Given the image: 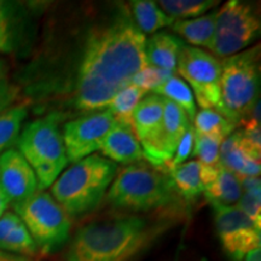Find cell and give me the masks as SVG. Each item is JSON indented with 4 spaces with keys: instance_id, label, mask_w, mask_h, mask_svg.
<instances>
[{
    "instance_id": "obj_1",
    "label": "cell",
    "mask_w": 261,
    "mask_h": 261,
    "mask_svg": "<svg viewBox=\"0 0 261 261\" xmlns=\"http://www.w3.org/2000/svg\"><path fill=\"white\" fill-rule=\"evenodd\" d=\"M145 34L125 6L96 24L83 47L74 84V106L97 112L146 67Z\"/></svg>"
},
{
    "instance_id": "obj_2",
    "label": "cell",
    "mask_w": 261,
    "mask_h": 261,
    "mask_svg": "<svg viewBox=\"0 0 261 261\" xmlns=\"http://www.w3.org/2000/svg\"><path fill=\"white\" fill-rule=\"evenodd\" d=\"M137 215H121L84 225L74 234L65 261H128L158 233Z\"/></svg>"
},
{
    "instance_id": "obj_3",
    "label": "cell",
    "mask_w": 261,
    "mask_h": 261,
    "mask_svg": "<svg viewBox=\"0 0 261 261\" xmlns=\"http://www.w3.org/2000/svg\"><path fill=\"white\" fill-rule=\"evenodd\" d=\"M116 169L107 158L90 155L62 172L50 187V195L69 218H79L99 205L116 177Z\"/></svg>"
},
{
    "instance_id": "obj_4",
    "label": "cell",
    "mask_w": 261,
    "mask_h": 261,
    "mask_svg": "<svg viewBox=\"0 0 261 261\" xmlns=\"http://www.w3.org/2000/svg\"><path fill=\"white\" fill-rule=\"evenodd\" d=\"M175 194L174 184L167 175L144 163H133L114 178L107 200L117 210L142 213L169 207Z\"/></svg>"
},
{
    "instance_id": "obj_5",
    "label": "cell",
    "mask_w": 261,
    "mask_h": 261,
    "mask_svg": "<svg viewBox=\"0 0 261 261\" xmlns=\"http://www.w3.org/2000/svg\"><path fill=\"white\" fill-rule=\"evenodd\" d=\"M260 46L221 62L220 102L215 110L234 125L242 123L259 102Z\"/></svg>"
},
{
    "instance_id": "obj_6",
    "label": "cell",
    "mask_w": 261,
    "mask_h": 261,
    "mask_svg": "<svg viewBox=\"0 0 261 261\" xmlns=\"http://www.w3.org/2000/svg\"><path fill=\"white\" fill-rule=\"evenodd\" d=\"M60 123L58 114L29 122L16 142L18 151L37 175L39 191L50 188L68 165Z\"/></svg>"
},
{
    "instance_id": "obj_7",
    "label": "cell",
    "mask_w": 261,
    "mask_h": 261,
    "mask_svg": "<svg viewBox=\"0 0 261 261\" xmlns=\"http://www.w3.org/2000/svg\"><path fill=\"white\" fill-rule=\"evenodd\" d=\"M14 210L42 253H56L69 241V215L48 192L38 191Z\"/></svg>"
},
{
    "instance_id": "obj_8",
    "label": "cell",
    "mask_w": 261,
    "mask_h": 261,
    "mask_svg": "<svg viewBox=\"0 0 261 261\" xmlns=\"http://www.w3.org/2000/svg\"><path fill=\"white\" fill-rule=\"evenodd\" d=\"M260 34V19L253 6L230 0L217 10L210 51L213 56L230 57L252 45Z\"/></svg>"
},
{
    "instance_id": "obj_9",
    "label": "cell",
    "mask_w": 261,
    "mask_h": 261,
    "mask_svg": "<svg viewBox=\"0 0 261 261\" xmlns=\"http://www.w3.org/2000/svg\"><path fill=\"white\" fill-rule=\"evenodd\" d=\"M177 71L190 85L195 102H198L202 109H217L220 102L221 76V62L217 57L200 47L182 44Z\"/></svg>"
},
{
    "instance_id": "obj_10",
    "label": "cell",
    "mask_w": 261,
    "mask_h": 261,
    "mask_svg": "<svg viewBox=\"0 0 261 261\" xmlns=\"http://www.w3.org/2000/svg\"><path fill=\"white\" fill-rule=\"evenodd\" d=\"M211 204L214 211L218 236L231 259L242 261L248 253L259 249L261 228L256 227L246 214L234 205Z\"/></svg>"
},
{
    "instance_id": "obj_11",
    "label": "cell",
    "mask_w": 261,
    "mask_h": 261,
    "mask_svg": "<svg viewBox=\"0 0 261 261\" xmlns=\"http://www.w3.org/2000/svg\"><path fill=\"white\" fill-rule=\"evenodd\" d=\"M115 123L109 110H97L64 125L63 140L68 162H77L100 150L103 140Z\"/></svg>"
},
{
    "instance_id": "obj_12",
    "label": "cell",
    "mask_w": 261,
    "mask_h": 261,
    "mask_svg": "<svg viewBox=\"0 0 261 261\" xmlns=\"http://www.w3.org/2000/svg\"><path fill=\"white\" fill-rule=\"evenodd\" d=\"M190 126V120L184 110L165 98L161 126L151 139L140 144L143 156L155 167L168 163Z\"/></svg>"
},
{
    "instance_id": "obj_13",
    "label": "cell",
    "mask_w": 261,
    "mask_h": 261,
    "mask_svg": "<svg viewBox=\"0 0 261 261\" xmlns=\"http://www.w3.org/2000/svg\"><path fill=\"white\" fill-rule=\"evenodd\" d=\"M0 188L12 208L39 191L37 175L17 149L6 150L0 156Z\"/></svg>"
},
{
    "instance_id": "obj_14",
    "label": "cell",
    "mask_w": 261,
    "mask_h": 261,
    "mask_svg": "<svg viewBox=\"0 0 261 261\" xmlns=\"http://www.w3.org/2000/svg\"><path fill=\"white\" fill-rule=\"evenodd\" d=\"M219 163L238 178L259 177L261 172L260 159L248 149L241 130H234L223 140L219 151Z\"/></svg>"
},
{
    "instance_id": "obj_15",
    "label": "cell",
    "mask_w": 261,
    "mask_h": 261,
    "mask_svg": "<svg viewBox=\"0 0 261 261\" xmlns=\"http://www.w3.org/2000/svg\"><path fill=\"white\" fill-rule=\"evenodd\" d=\"M100 150L108 160L122 165H133L144 158L132 126L117 121L104 138Z\"/></svg>"
},
{
    "instance_id": "obj_16",
    "label": "cell",
    "mask_w": 261,
    "mask_h": 261,
    "mask_svg": "<svg viewBox=\"0 0 261 261\" xmlns=\"http://www.w3.org/2000/svg\"><path fill=\"white\" fill-rule=\"evenodd\" d=\"M24 9L19 3L0 0V52L14 54L22 47L25 33Z\"/></svg>"
},
{
    "instance_id": "obj_17",
    "label": "cell",
    "mask_w": 261,
    "mask_h": 261,
    "mask_svg": "<svg viewBox=\"0 0 261 261\" xmlns=\"http://www.w3.org/2000/svg\"><path fill=\"white\" fill-rule=\"evenodd\" d=\"M184 44L175 35L159 32L145 41V62L150 67L177 73L179 51Z\"/></svg>"
},
{
    "instance_id": "obj_18",
    "label": "cell",
    "mask_w": 261,
    "mask_h": 261,
    "mask_svg": "<svg viewBox=\"0 0 261 261\" xmlns=\"http://www.w3.org/2000/svg\"><path fill=\"white\" fill-rule=\"evenodd\" d=\"M165 98L158 94H150L142 99L132 115V128L137 139L142 143L154 137L161 126Z\"/></svg>"
},
{
    "instance_id": "obj_19",
    "label": "cell",
    "mask_w": 261,
    "mask_h": 261,
    "mask_svg": "<svg viewBox=\"0 0 261 261\" xmlns=\"http://www.w3.org/2000/svg\"><path fill=\"white\" fill-rule=\"evenodd\" d=\"M203 192L211 203L233 205L243 194L240 178L219 163L217 175L210 184L204 185Z\"/></svg>"
},
{
    "instance_id": "obj_20",
    "label": "cell",
    "mask_w": 261,
    "mask_h": 261,
    "mask_svg": "<svg viewBox=\"0 0 261 261\" xmlns=\"http://www.w3.org/2000/svg\"><path fill=\"white\" fill-rule=\"evenodd\" d=\"M215 19H217V11H213L211 14L196 18L174 21L171 27L189 44L194 45V47H208L214 35Z\"/></svg>"
},
{
    "instance_id": "obj_21",
    "label": "cell",
    "mask_w": 261,
    "mask_h": 261,
    "mask_svg": "<svg viewBox=\"0 0 261 261\" xmlns=\"http://www.w3.org/2000/svg\"><path fill=\"white\" fill-rule=\"evenodd\" d=\"M132 18L143 34H152L165 27H171L174 19L162 11L158 3L151 0H136L130 2Z\"/></svg>"
},
{
    "instance_id": "obj_22",
    "label": "cell",
    "mask_w": 261,
    "mask_h": 261,
    "mask_svg": "<svg viewBox=\"0 0 261 261\" xmlns=\"http://www.w3.org/2000/svg\"><path fill=\"white\" fill-rule=\"evenodd\" d=\"M169 169L174 188L185 200H195L203 192V185L200 178V162L192 160Z\"/></svg>"
},
{
    "instance_id": "obj_23",
    "label": "cell",
    "mask_w": 261,
    "mask_h": 261,
    "mask_svg": "<svg viewBox=\"0 0 261 261\" xmlns=\"http://www.w3.org/2000/svg\"><path fill=\"white\" fill-rule=\"evenodd\" d=\"M158 96H161L166 99L171 100L174 104H177L179 108H181L187 114L189 120L194 121V117L197 113L196 110V103L194 93L189 85L185 83L181 77L172 76L165 84L152 91Z\"/></svg>"
},
{
    "instance_id": "obj_24",
    "label": "cell",
    "mask_w": 261,
    "mask_h": 261,
    "mask_svg": "<svg viewBox=\"0 0 261 261\" xmlns=\"http://www.w3.org/2000/svg\"><path fill=\"white\" fill-rule=\"evenodd\" d=\"M27 115L28 109L23 104L11 106L0 114V156L17 142Z\"/></svg>"
},
{
    "instance_id": "obj_25",
    "label": "cell",
    "mask_w": 261,
    "mask_h": 261,
    "mask_svg": "<svg viewBox=\"0 0 261 261\" xmlns=\"http://www.w3.org/2000/svg\"><path fill=\"white\" fill-rule=\"evenodd\" d=\"M145 93V91L140 90L135 85H128L113 98L108 106V110L114 116L115 121L132 126L133 112Z\"/></svg>"
},
{
    "instance_id": "obj_26",
    "label": "cell",
    "mask_w": 261,
    "mask_h": 261,
    "mask_svg": "<svg viewBox=\"0 0 261 261\" xmlns=\"http://www.w3.org/2000/svg\"><path fill=\"white\" fill-rule=\"evenodd\" d=\"M218 4L215 0H161L158 3L162 11L174 21L200 17Z\"/></svg>"
},
{
    "instance_id": "obj_27",
    "label": "cell",
    "mask_w": 261,
    "mask_h": 261,
    "mask_svg": "<svg viewBox=\"0 0 261 261\" xmlns=\"http://www.w3.org/2000/svg\"><path fill=\"white\" fill-rule=\"evenodd\" d=\"M194 122V130L196 133L204 136H217L223 139L233 133L237 127L215 109H202L201 112L196 113Z\"/></svg>"
},
{
    "instance_id": "obj_28",
    "label": "cell",
    "mask_w": 261,
    "mask_h": 261,
    "mask_svg": "<svg viewBox=\"0 0 261 261\" xmlns=\"http://www.w3.org/2000/svg\"><path fill=\"white\" fill-rule=\"evenodd\" d=\"M0 250L27 257L37 255L39 252L37 244L22 221L0 243Z\"/></svg>"
},
{
    "instance_id": "obj_29",
    "label": "cell",
    "mask_w": 261,
    "mask_h": 261,
    "mask_svg": "<svg viewBox=\"0 0 261 261\" xmlns=\"http://www.w3.org/2000/svg\"><path fill=\"white\" fill-rule=\"evenodd\" d=\"M195 132V130H194ZM223 138L217 136H204L195 132L192 156L198 158V162L205 166L219 163V151Z\"/></svg>"
},
{
    "instance_id": "obj_30",
    "label": "cell",
    "mask_w": 261,
    "mask_h": 261,
    "mask_svg": "<svg viewBox=\"0 0 261 261\" xmlns=\"http://www.w3.org/2000/svg\"><path fill=\"white\" fill-rule=\"evenodd\" d=\"M174 71L160 69V68L146 65L144 69H142L139 73L135 75L130 85H135V86L139 87L140 90L148 92V91L156 90L168 79L174 76Z\"/></svg>"
},
{
    "instance_id": "obj_31",
    "label": "cell",
    "mask_w": 261,
    "mask_h": 261,
    "mask_svg": "<svg viewBox=\"0 0 261 261\" xmlns=\"http://www.w3.org/2000/svg\"><path fill=\"white\" fill-rule=\"evenodd\" d=\"M236 207L246 214L256 227L261 228V192H244Z\"/></svg>"
},
{
    "instance_id": "obj_32",
    "label": "cell",
    "mask_w": 261,
    "mask_h": 261,
    "mask_svg": "<svg viewBox=\"0 0 261 261\" xmlns=\"http://www.w3.org/2000/svg\"><path fill=\"white\" fill-rule=\"evenodd\" d=\"M16 89L9 79V73L4 62L0 61V114L11 107L16 98Z\"/></svg>"
},
{
    "instance_id": "obj_33",
    "label": "cell",
    "mask_w": 261,
    "mask_h": 261,
    "mask_svg": "<svg viewBox=\"0 0 261 261\" xmlns=\"http://www.w3.org/2000/svg\"><path fill=\"white\" fill-rule=\"evenodd\" d=\"M194 127L190 126L187 132H185V135L182 136L180 142H179L178 148L174 152V156H173V159L171 160V167L169 168L177 167V166L181 165V163L187 161V159L192 154V149H194Z\"/></svg>"
},
{
    "instance_id": "obj_34",
    "label": "cell",
    "mask_w": 261,
    "mask_h": 261,
    "mask_svg": "<svg viewBox=\"0 0 261 261\" xmlns=\"http://www.w3.org/2000/svg\"><path fill=\"white\" fill-rule=\"evenodd\" d=\"M21 219L15 212H8L6 211L3 217L0 218V243L8 237V234L11 232L17 225L21 223Z\"/></svg>"
},
{
    "instance_id": "obj_35",
    "label": "cell",
    "mask_w": 261,
    "mask_h": 261,
    "mask_svg": "<svg viewBox=\"0 0 261 261\" xmlns=\"http://www.w3.org/2000/svg\"><path fill=\"white\" fill-rule=\"evenodd\" d=\"M241 187L244 192H261V180L259 177L240 178Z\"/></svg>"
},
{
    "instance_id": "obj_36",
    "label": "cell",
    "mask_w": 261,
    "mask_h": 261,
    "mask_svg": "<svg viewBox=\"0 0 261 261\" xmlns=\"http://www.w3.org/2000/svg\"><path fill=\"white\" fill-rule=\"evenodd\" d=\"M0 261H34L32 257L17 255V254H12L0 250Z\"/></svg>"
},
{
    "instance_id": "obj_37",
    "label": "cell",
    "mask_w": 261,
    "mask_h": 261,
    "mask_svg": "<svg viewBox=\"0 0 261 261\" xmlns=\"http://www.w3.org/2000/svg\"><path fill=\"white\" fill-rule=\"evenodd\" d=\"M9 201L8 198H6V196L4 192H3L2 188H0V218L3 217V214L5 213L6 211H8V207H9Z\"/></svg>"
},
{
    "instance_id": "obj_38",
    "label": "cell",
    "mask_w": 261,
    "mask_h": 261,
    "mask_svg": "<svg viewBox=\"0 0 261 261\" xmlns=\"http://www.w3.org/2000/svg\"><path fill=\"white\" fill-rule=\"evenodd\" d=\"M242 261H261V250L259 249L253 250V252L248 253L246 256L243 257Z\"/></svg>"
}]
</instances>
